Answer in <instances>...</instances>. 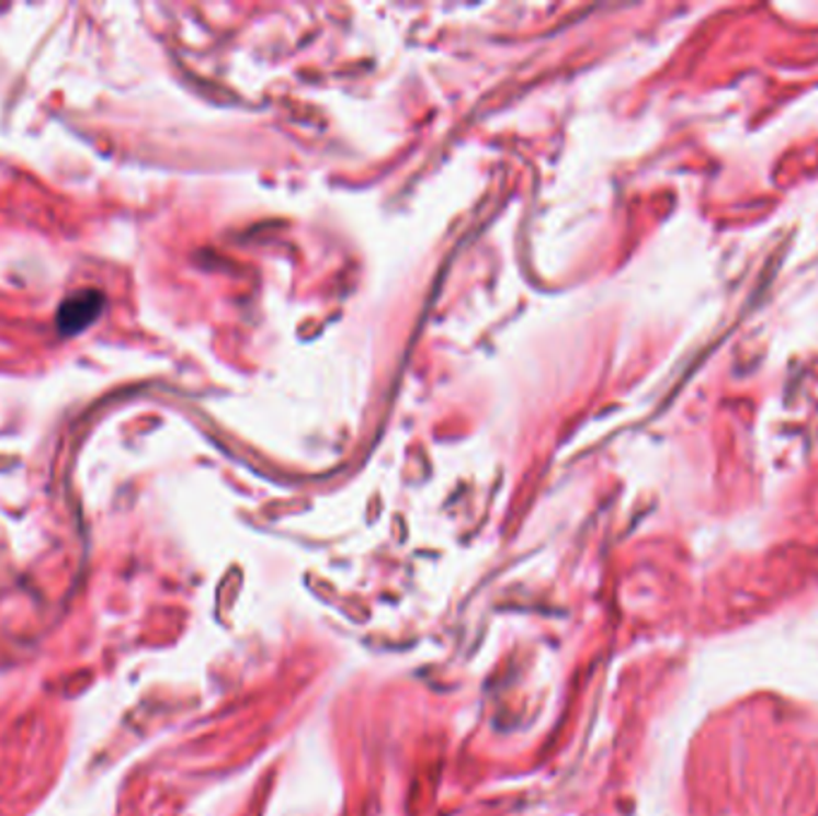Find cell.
Returning <instances> with one entry per match:
<instances>
[{"label":"cell","instance_id":"1","mask_svg":"<svg viewBox=\"0 0 818 816\" xmlns=\"http://www.w3.org/2000/svg\"><path fill=\"white\" fill-rule=\"evenodd\" d=\"M103 311V295L96 290H82L63 302L58 311V331L63 336L82 333L84 328L94 324Z\"/></svg>","mask_w":818,"mask_h":816}]
</instances>
